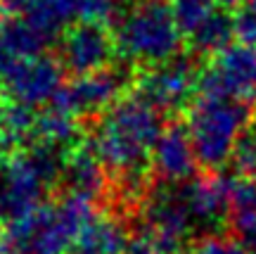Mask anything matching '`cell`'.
I'll list each match as a JSON object with an SVG mask.
<instances>
[{
	"mask_svg": "<svg viewBox=\"0 0 256 254\" xmlns=\"http://www.w3.org/2000/svg\"><path fill=\"white\" fill-rule=\"evenodd\" d=\"M232 230H235L240 240L252 249V254H256V214L249 218H242L238 223H232Z\"/></svg>",
	"mask_w": 256,
	"mask_h": 254,
	"instance_id": "obj_17",
	"label": "cell"
},
{
	"mask_svg": "<svg viewBox=\"0 0 256 254\" xmlns=\"http://www.w3.org/2000/svg\"><path fill=\"white\" fill-rule=\"evenodd\" d=\"M152 159H154L156 171L168 183L190 181L192 173H194V166L200 164L194 147H192L190 133L180 131V128H168L166 133H162Z\"/></svg>",
	"mask_w": 256,
	"mask_h": 254,
	"instance_id": "obj_8",
	"label": "cell"
},
{
	"mask_svg": "<svg viewBox=\"0 0 256 254\" xmlns=\"http://www.w3.org/2000/svg\"><path fill=\"white\" fill-rule=\"evenodd\" d=\"M235 34L242 38V43L256 46V0L240 3L238 15H235Z\"/></svg>",
	"mask_w": 256,
	"mask_h": 254,
	"instance_id": "obj_16",
	"label": "cell"
},
{
	"mask_svg": "<svg viewBox=\"0 0 256 254\" xmlns=\"http://www.w3.org/2000/svg\"><path fill=\"white\" fill-rule=\"evenodd\" d=\"M194 69L183 60L166 62L147 76L142 100L150 102L154 109H178L190 100L194 91Z\"/></svg>",
	"mask_w": 256,
	"mask_h": 254,
	"instance_id": "obj_6",
	"label": "cell"
},
{
	"mask_svg": "<svg viewBox=\"0 0 256 254\" xmlns=\"http://www.w3.org/2000/svg\"><path fill=\"white\" fill-rule=\"evenodd\" d=\"M185 254H252V249L240 237L211 233V235H204L197 242H192Z\"/></svg>",
	"mask_w": 256,
	"mask_h": 254,
	"instance_id": "obj_15",
	"label": "cell"
},
{
	"mask_svg": "<svg viewBox=\"0 0 256 254\" xmlns=\"http://www.w3.org/2000/svg\"><path fill=\"white\" fill-rule=\"evenodd\" d=\"M223 5H232V3H244V0H220Z\"/></svg>",
	"mask_w": 256,
	"mask_h": 254,
	"instance_id": "obj_20",
	"label": "cell"
},
{
	"mask_svg": "<svg viewBox=\"0 0 256 254\" xmlns=\"http://www.w3.org/2000/svg\"><path fill=\"white\" fill-rule=\"evenodd\" d=\"M249 121L252 112L247 102L202 93V98L192 105L188 124V133L200 164L216 169L230 162Z\"/></svg>",
	"mask_w": 256,
	"mask_h": 254,
	"instance_id": "obj_3",
	"label": "cell"
},
{
	"mask_svg": "<svg viewBox=\"0 0 256 254\" xmlns=\"http://www.w3.org/2000/svg\"><path fill=\"white\" fill-rule=\"evenodd\" d=\"M5 164H8V159H2V157H0V197H2V178H5Z\"/></svg>",
	"mask_w": 256,
	"mask_h": 254,
	"instance_id": "obj_19",
	"label": "cell"
},
{
	"mask_svg": "<svg viewBox=\"0 0 256 254\" xmlns=\"http://www.w3.org/2000/svg\"><path fill=\"white\" fill-rule=\"evenodd\" d=\"M102 159L95 150H74L64 164V178L69 183V195L95 200L102 185Z\"/></svg>",
	"mask_w": 256,
	"mask_h": 254,
	"instance_id": "obj_11",
	"label": "cell"
},
{
	"mask_svg": "<svg viewBox=\"0 0 256 254\" xmlns=\"http://www.w3.org/2000/svg\"><path fill=\"white\" fill-rule=\"evenodd\" d=\"M162 138L156 109L145 100H128L110 109L95 140V152L104 166L126 181L140 176Z\"/></svg>",
	"mask_w": 256,
	"mask_h": 254,
	"instance_id": "obj_1",
	"label": "cell"
},
{
	"mask_svg": "<svg viewBox=\"0 0 256 254\" xmlns=\"http://www.w3.org/2000/svg\"><path fill=\"white\" fill-rule=\"evenodd\" d=\"M110 36L98 24H83L66 34L62 46V64L74 74H92L100 72L104 60L110 57Z\"/></svg>",
	"mask_w": 256,
	"mask_h": 254,
	"instance_id": "obj_7",
	"label": "cell"
},
{
	"mask_svg": "<svg viewBox=\"0 0 256 254\" xmlns=\"http://www.w3.org/2000/svg\"><path fill=\"white\" fill-rule=\"evenodd\" d=\"M230 162L235 164L238 176L244 178H256V119L249 121V126L244 128V133L240 138L235 154Z\"/></svg>",
	"mask_w": 256,
	"mask_h": 254,
	"instance_id": "obj_14",
	"label": "cell"
},
{
	"mask_svg": "<svg viewBox=\"0 0 256 254\" xmlns=\"http://www.w3.org/2000/svg\"><path fill=\"white\" fill-rule=\"evenodd\" d=\"M116 91H119V81L112 74H83V79L74 83L72 91L60 95V105H62L64 114H83V112L100 109L104 102L114 98Z\"/></svg>",
	"mask_w": 256,
	"mask_h": 254,
	"instance_id": "obj_10",
	"label": "cell"
},
{
	"mask_svg": "<svg viewBox=\"0 0 256 254\" xmlns=\"http://www.w3.org/2000/svg\"><path fill=\"white\" fill-rule=\"evenodd\" d=\"M204 93L256 100V46H226L202 79Z\"/></svg>",
	"mask_w": 256,
	"mask_h": 254,
	"instance_id": "obj_5",
	"label": "cell"
},
{
	"mask_svg": "<svg viewBox=\"0 0 256 254\" xmlns=\"http://www.w3.org/2000/svg\"><path fill=\"white\" fill-rule=\"evenodd\" d=\"M98 216L92 200L66 195L8 221V237L14 254H69L78 235Z\"/></svg>",
	"mask_w": 256,
	"mask_h": 254,
	"instance_id": "obj_2",
	"label": "cell"
},
{
	"mask_svg": "<svg viewBox=\"0 0 256 254\" xmlns=\"http://www.w3.org/2000/svg\"><path fill=\"white\" fill-rule=\"evenodd\" d=\"M0 254H14L12 242H10V237H8V230H0Z\"/></svg>",
	"mask_w": 256,
	"mask_h": 254,
	"instance_id": "obj_18",
	"label": "cell"
},
{
	"mask_svg": "<svg viewBox=\"0 0 256 254\" xmlns=\"http://www.w3.org/2000/svg\"><path fill=\"white\" fill-rule=\"evenodd\" d=\"M128 242L130 237L121 223L98 216L78 235L69 254H121L124 249H128Z\"/></svg>",
	"mask_w": 256,
	"mask_h": 254,
	"instance_id": "obj_13",
	"label": "cell"
},
{
	"mask_svg": "<svg viewBox=\"0 0 256 254\" xmlns=\"http://www.w3.org/2000/svg\"><path fill=\"white\" fill-rule=\"evenodd\" d=\"M5 3L10 10L19 15L17 19L26 22L38 34H46L62 27L81 0H5Z\"/></svg>",
	"mask_w": 256,
	"mask_h": 254,
	"instance_id": "obj_12",
	"label": "cell"
},
{
	"mask_svg": "<svg viewBox=\"0 0 256 254\" xmlns=\"http://www.w3.org/2000/svg\"><path fill=\"white\" fill-rule=\"evenodd\" d=\"M180 34L178 15L166 0H140L121 19L116 41L130 60L162 62L174 57Z\"/></svg>",
	"mask_w": 256,
	"mask_h": 254,
	"instance_id": "obj_4",
	"label": "cell"
},
{
	"mask_svg": "<svg viewBox=\"0 0 256 254\" xmlns=\"http://www.w3.org/2000/svg\"><path fill=\"white\" fill-rule=\"evenodd\" d=\"M10 88L24 105H36L52 95L60 83L57 67L46 60H19L8 69Z\"/></svg>",
	"mask_w": 256,
	"mask_h": 254,
	"instance_id": "obj_9",
	"label": "cell"
}]
</instances>
